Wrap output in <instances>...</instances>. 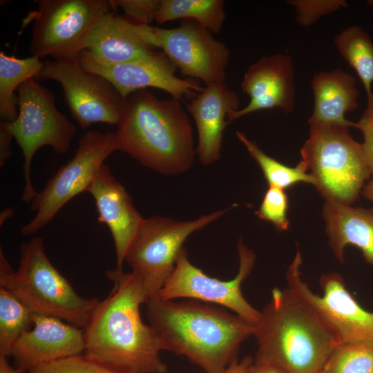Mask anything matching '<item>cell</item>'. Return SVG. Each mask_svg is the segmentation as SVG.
<instances>
[{
    "label": "cell",
    "mask_w": 373,
    "mask_h": 373,
    "mask_svg": "<svg viewBox=\"0 0 373 373\" xmlns=\"http://www.w3.org/2000/svg\"><path fill=\"white\" fill-rule=\"evenodd\" d=\"M105 274L112 289L84 328L83 354L120 372L166 373L155 332L141 318L140 306L146 301L133 274L118 268Z\"/></svg>",
    "instance_id": "6da1fadb"
},
{
    "label": "cell",
    "mask_w": 373,
    "mask_h": 373,
    "mask_svg": "<svg viewBox=\"0 0 373 373\" xmlns=\"http://www.w3.org/2000/svg\"><path fill=\"white\" fill-rule=\"evenodd\" d=\"M162 350L186 357L205 373H224L255 325L227 309L194 299L146 303Z\"/></svg>",
    "instance_id": "7a4b0ae2"
},
{
    "label": "cell",
    "mask_w": 373,
    "mask_h": 373,
    "mask_svg": "<svg viewBox=\"0 0 373 373\" xmlns=\"http://www.w3.org/2000/svg\"><path fill=\"white\" fill-rule=\"evenodd\" d=\"M254 336L255 363L287 373H318L339 345L329 325L287 287H275L261 312Z\"/></svg>",
    "instance_id": "3957f363"
},
{
    "label": "cell",
    "mask_w": 373,
    "mask_h": 373,
    "mask_svg": "<svg viewBox=\"0 0 373 373\" xmlns=\"http://www.w3.org/2000/svg\"><path fill=\"white\" fill-rule=\"evenodd\" d=\"M115 133L117 151L165 175L186 171L196 153L190 120L181 100L160 99L146 89L125 98Z\"/></svg>",
    "instance_id": "277c9868"
},
{
    "label": "cell",
    "mask_w": 373,
    "mask_h": 373,
    "mask_svg": "<svg viewBox=\"0 0 373 373\" xmlns=\"http://www.w3.org/2000/svg\"><path fill=\"white\" fill-rule=\"evenodd\" d=\"M20 254L19 267L13 271L1 249L0 287L12 292L33 314L84 329L99 300L75 291L48 258L41 238L22 243Z\"/></svg>",
    "instance_id": "5b68a950"
},
{
    "label": "cell",
    "mask_w": 373,
    "mask_h": 373,
    "mask_svg": "<svg viewBox=\"0 0 373 373\" xmlns=\"http://www.w3.org/2000/svg\"><path fill=\"white\" fill-rule=\"evenodd\" d=\"M309 135L300 149L301 161L327 201L352 205L370 175L363 146L349 126L309 124Z\"/></svg>",
    "instance_id": "8992f818"
},
{
    "label": "cell",
    "mask_w": 373,
    "mask_h": 373,
    "mask_svg": "<svg viewBox=\"0 0 373 373\" xmlns=\"http://www.w3.org/2000/svg\"><path fill=\"white\" fill-rule=\"evenodd\" d=\"M229 209L214 211L188 221L160 216L144 218L126 252L124 262L131 267V273L146 302L155 296L171 277L186 238Z\"/></svg>",
    "instance_id": "52a82bcc"
},
{
    "label": "cell",
    "mask_w": 373,
    "mask_h": 373,
    "mask_svg": "<svg viewBox=\"0 0 373 373\" xmlns=\"http://www.w3.org/2000/svg\"><path fill=\"white\" fill-rule=\"evenodd\" d=\"M17 97V117L7 124L22 151L24 186L21 200L29 203L37 193L30 175L34 155L44 146H50L57 153H66L70 147L76 126L57 110L54 93L35 78L19 87Z\"/></svg>",
    "instance_id": "ba28073f"
},
{
    "label": "cell",
    "mask_w": 373,
    "mask_h": 373,
    "mask_svg": "<svg viewBox=\"0 0 373 373\" xmlns=\"http://www.w3.org/2000/svg\"><path fill=\"white\" fill-rule=\"evenodd\" d=\"M30 50L42 59H77L97 21L112 7L106 0H37Z\"/></svg>",
    "instance_id": "9c48e42d"
},
{
    "label": "cell",
    "mask_w": 373,
    "mask_h": 373,
    "mask_svg": "<svg viewBox=\"0 0 373 373\" xmlns=\"http://www.w3.org/2000/svg\"><path fill=\"white\" fill-rule=\"evenodd\" d=\"M302 257L297 249L285 272L287 288L313 309L331 327L339 345L373 350V312L363 307L347 289L337 273L323 274V294L314 293L302 278Z\"/></svg>",
    "instance_id": "30bf717a"
},
{
    "label": "cell",
    "mask_w": 373,
    "mask_h": 373,
    "mask_svg": "<svg viewBox=\"0 0 373 373\" xmlns=\"http://www.w3.org/2000/svg\"><path fill=\"white\" fill-rule=\"evenodd\" d=\"M117 151L115 133L90 130L79 140L75 155L62 165L31 201L35 216L21 229L32 235L48 224L73 198L86 191L104 160Z\"/></svg>",
    "instance_id": "8fae6325"
},
{
    "label": "cell",
    "mask_w": 373,
    "mask_h": 373,
    "mask_svg": "<svg viewBox=\"0 0 373 373\" xmlns=\"http://www.w3.org/2000/svg\"><path fill=\"white\" fill-rule=\"evenodd\" d=\"M237 249L238 272L231 280H221L209 276L191 264L186 249L183 247L176 260L173 274L155 297L161 299H194L216 304L231 310L256 326L261 318V312L249 304L241 290L242 283L254 268L256 254L242 239L239 240Z\"/></svg>",
    "instance_id": "7c38bea8"
},
{
    "label": "cell",
    "mask_w": 373,
    "mask_h": 373,
    "mask_svg": "<svg viewBox=\"0 0 373 373\" xmlns=\"http://www.w3.org/2000/svg\"><path fill=\"white\" fill-rule=\"evenodd\" d=\"M145 39L162 52L186 78L205 86L225 82L230 52L213 33L191 19H183L174 28L142 25Z\"/></svg>",
    "instance_id": "4fadbf2b"
},
{
    "label": "cell",
    "mask_w": 373,
    "mask_h": 373,
    "mask_svg": "<svg viewBox=\"0 0 373 373\" xmlns=\"http://www.w3.org/2000/svg\"><path fill=\"white\" fill-rule=\"evenodd\" d=\"M35 79L59 83L68 109L82 128L97 122L118 125L125 98L108 79L84 69L77 59L46 60Z\"/></svg>",
    "instance_id": "5bb4252c"
},
{
    "label": "cell",
    "mask_w": 373,
    "mask_h": 373,
    "mask_svg": "<svg viewBox=\"0 0 373 373\" xmlns=\"http://www.w3.org/2000/svg\"><path fill=\"white\" fill-rule=\"evenodd\" d=\"M77 60L84 69L108 79L124 98L151 87L182 101L184 97L192 98L204 89L199 80L178 77L175 75L177 67L162 51L128 62L110 64L84 50Z\"/></svg>",
    "instance_id": "9a60e30c"
},
{
    "label": "cell",
    "mask_w": 373,
    "mask_h": 373,
    "mask_svg": "<svg viewBox=\"0 0 373 373\" xmlns=\"http://www.w3.org/2000/svg\"><path fill=\"white\" fill-rule=\"evenodd\" d=\"M241 88L250 101L245 107L228 115V124L262 110L279 108L285 114L292 112L296 91L291 57L276 53L260 58L245 72Z\"/></svg>",
    "instance_id": "2e32d148"
},
{
    "label": "cell",
    "mask_w": 373,
    "mask_h": 373,
    "mask_svg": "<svg viewBox=\"0 0 373 373\" xmlns=\"http://www.w3.org/2000/svg\"><path fill=\"white\" fill-rule=\"evenodd\" d=\"M32 321V329L19 337L11 352L15 367L21 373L84 353V332L79 327L52 316L35 314Z\"/></svg>",
    "instance_id": "e0dca14e"
},
{
    "label": "cell",
    "mask_w": 373,
    "mask_h": 373,
    "mask_svg": "<svg viewBox=\"0 0 373 373\" xmlns=\"http://www.w3.org/2000/svg\"><path fill=\"white\" fill-rule=\"evenodd\" d=\"M86 192L95 200L98 221L109 229L115 245L117 268L122 269L126 252L144 218L136 209L131 196L104 164Z\"/></svg>",
    "instance_id": "ac0fdd59"
},
{
    "label": "cell",
    "mask_w": 373,
    "mask_h": 373,
    "mask_svg": "<svg viewBox=\"0 0 373 373\" xmlns=\"http://www.w3.org/2000/svg\"><path fill=\"white\" fill-rule=\"evenodd\" d=\"M193 116L198 135L196 153L200 161L211 164L220 157L223 131L228 115L240 109L238 96L226 82L205 86L186 104Z\"/></svg>",
    "instance_id": "d6986e66"
},
{
    "label": "cell",
    "mask_w": 373,
    "mask_h": 373,
    "mask_svg": "<svg viewBox=\"0 0 373 373\" xmlns=\"http://www.w3.org/2000/svg\"><path fill=\"white\" fill-rule=\"evenodd\" d=\"M84 50L110 64H121L147 57L156 51L145 39L141 25L111 11L90 30Z\"/></svg>",
    "instance_id": "ffe728a7"
},
{
    "label": "cell",
    "mask_w": 373,
    "mask_h": 373,
    "mask_svg": "<svg viewBox=\"0 0 373 373\" xmlns=\"http://www.w3.org/2000/svg\"><path fill=\"white\" fill-rule=\"evenodd\" d=\"M325 233L335 258L343 262L344 250L353 245L373 265V208H363L325 200L323 208Z\"/></svg>",
    "instance_id": "44dd1931"
},
{
    "label": "cell",
    "mask_w": 373,
    "mask_h": 373,
    "mask_svg": "<svg viewBox=\"0 0 373 373\" xmlns=\"http://www.w3.org/2000/svg\"><path fill=\"white\" fill-rule=\"evenodd\" d=\"M311 87L314 107L308 124L355 127V122L345 117L358 106L359 91L354 75L340 68L321 71L313 75Z\"/></svg>",
    "instance_id": "7402d4cb"
},
{
    "label": "cell",
    "mask_w": 373,
    "mask_h": 373,
    "mask_svg": "<svg viewBox=\"0 0 373 373\" xmlns=\"http://www.w3.org/2000/svg\"><path fill=\"white\" fill-rule=\"evenodd\" d=\"M44 65L41 59L30 56L17 58L0 52V119L12 122L18 115V97L15 91L27 80L35 78Z\"/></svg>",
    "instance_id": "603a6c76"
},
{
    "label": "cell",
    "mask_w": 373,
    "mask_h": 373,
    "mask_svg": "<svg viewBox=\"0 0 373 373\" xmlns=\"http://www.w3.org/2000/svg\"><path fill=\"white\" fill-rule=\"evenodd\" d=\"M222 0H161L155 20L159 24L191 19L212 33L220 32L226 19Z\"/></svg>",
    "instance_id": "cb8c5ba5"
},
{
    "label": "cell",
    "mask_w": 373,
    "mask_h": 373,
    "mask_svg": "<svg viewBox=\"0 0 373 373\" xmlns=\"http://www.w3.org/2000/svg\"><path fill=\"white\" fill-rule=\"evenodd\" d=\"M341 56L355 70L367 97L373 93V41L368 33L358 25L343 30L334 39Z\"/></svg>",
    "instance_id": "d4e9b609"
},
{
    "label": "cell",
    "mask_w": 373,
    "mask_h": 373,
    "mask_svg": "<svg viewBox=\"0 0 373 373\" xmlns=\"http://www.w3.org/2000/svg\"><path fill=\"white\" fill-rule=\"evenodd\" d=\"M33 314L12 292L0 287V355L10 356L17 340L32 325Z\"/></svg>",
    "instance_id": "484cf974"
},
{
    "label": "cell",
    "mask_w": 373,
    "mask_h": 373,
    "mask_svg": "<svg viewBox=\"0 0 373 373\" xmlns=\"http://www.w3.org/2000/svg\"><path fill=\"white\" fill-rule=\"evenodd\" d=\"M237 137L245 145L251 157L260 167L269 186L285 189L298 182L315 185V181L300 160L295 167L288 166L267 155L256 144L240 131Z\"/></svg>",
    "instance_id": "4316f807"
},
{
    "label": "cell",
    "mask_w": 373,
    "mask_h": 373,
    "mask_svg": "<svg viewBox=\"0 0 373 373\" xmlns=\"http://www.w3.org/2000/svg\"><path fill=\"white\" fill-rule=\"evenodd\" d=\"M322 373H373V350L339 345L327 359Z\"/></svg>",
    "instance_id": "83f0119b"
},
{
    "label": "cell",
    "mask_w": 373,
    "mask_h": 373,
    "mask_svg": "<svg viewBox=\"0 0 373 373\" xmlns=\"http://www.w3.org/2000/svg\"><path fill=\"white\" fill-rule=\"evenodd\" d=\"M288 198L285 190L269 186L259 209L255 212L261 220L270 222L279 231L289 228Z\"/></svg>",
    "instance_id": "f1b7e54d"
},
{
    "label": "cell",
    "mask_w": 373,
    "mask_h": 373,
    "mask_svg": "<svg viewBox=\"0 0 373 373\" xmlns=\"http://www.w3.org/2000/svg\"><path fill=\"white\" fill-rule=\"evenodd\" d=\"M28 373H126L106 367L84 354L40 365Z\"/></svg>",
    "instance_id": "f546056e"
},
{
    "label": "cell",
    "mask_w": 373,
    "mask_h": 373,
    "mask_svg": "<svg viewBox=\"0 0 373 373\" xmlns=\"http://www.w3.org/2000/svg\"><path fill=\"white\" fill-rule=\"evenodd\" d=\"M287 3L294 8L297 23L304 27L312 26L326 15L347 7L345 0H291Z\"/></svg>",
    "instance_id": "4dcf8cb0"
},
{
    "label": "cell",
    "mask_w": 373,
    "mask_h": 373,
    "mask_svg": "<svg viewBox=\"0 0 373 373\" xmlns=\"http://www.w3.org/2000/svg\"><path fill=\"white\" fill-rule=\"evenodd\" d=\"M112 9H122L124 17L130 21L148 26L155 19L161 0H110Z\"/></svg>",
    "instance_id": "1f68e13d"
},
{
    "label": "cell",
    "mask_w": 373,
    "mask_h": 373,
    "mask_svg": "<svg viewBox=\"0 0 373 373\" xmlns=\"http://www.w3.org/2000/svg\"><path fill=\"white\" fill-rule=\"evenodd\" d=\"M355 128L363 134L361 144L365 162L370 175H373V93L367 97V106L360 119L355 122Z\"/></svg>",
    "instance_id": "d6a6232c"
},
{
    "label": "cell",
    "mask_w": 373,
    "mask_h": 373,
    "mask_svg": "<svg viewBox=\"0 0 373 373\" xmlns=\"http://www.w3.org/2000/svg\"><path fill=\"white\" fill-rule=\"evenodd\" d=\"M13 135L7 122H0V165L2 166L11 155L10 144Z\"/></svg>",
    "instance_id": "836d02e7"
},
{
    "label": "cell",
    "mask_w": 373,
    "mask_h": 373,
    "mask_svg": "<svg viewBox=\"0 0 373 373\" xmlns=\"http://www.w3.org/2000/svg\"><path fill=\"white\" fill-rule=\"evenodd\" d=\"M254 360L249 356L242 358L240 361L235 360L226 370L225 373H249Z\"/></svg>",
    "instance_id": "e575fe53"
},
{
    "label": "cell",
    "mask_w": 373,
    "mask_h": 373,
    "mask_svg": "<svg viewBox=\"0 0 373 373\" xmlns=\"http://www.w3.org/2000/svg\"><path fill=\"white\" fill-rule=\"evenodd\" d=\"M249 373H287L284 370L268 364L254 363L250 367Z\"/></svg>",
    "instance_id": "d590c367"
},
{
    "label": "cell",
    "mask_w": 373,
    "mask_h": 373,
    "mask_svg": "<svg viewBox=\"0 0 373 373\" xmlns=\"http://www.w3.org/2000/svg\"><path fill=\"white\" fill-rule=\"evenodd\" d=\"M0 373L21 372L9 364L7 356L0 355Z\"/></svg>",
    "instance_id": "8d00e7d4"
},
{
    "label": "cell",
    "mask_w": 373,
    "mask_h": 373,
    "mask_svg": "<svg viewBox=\"0 0 373 373\" xmlns=\"http://www.w3.org/2000/svg\"><path fill=\"white\" fill-rule=\"evenodd\" d=\"M362 194L364 198L373 203V178L364 185Z\"/></svg>",
    "instance_id": "74e56055"
},
{
    "label": "cell",
    "mask_w": 373,
    "mask_h": 373,
    "mask_svg": "<svg viewBox=\"0 0 373 373\" xmlns=\"http://www.w3.org/2000/svg\"><path fill=\"white\" fill-rule=\"evenodd\" d=\"M318 373H322V371H321V372H318Z\"/></svg>",
    "instance_id": "f35d334b"
},
{
    "label": "cell",
    "mask_w": 373,
    "mask_h": 373,
    "mask_svg": "<svg viewBox=\"0 0 373 373\" xmlns=\"http://www.w3.org/2000/svg\"><path fill=\"white\" fill-rule=\"evenodd\" d=\"M224 373H225V372H224Z\"/></svg>",
    "instance_id": "ab89813d"
}]
</instances>
